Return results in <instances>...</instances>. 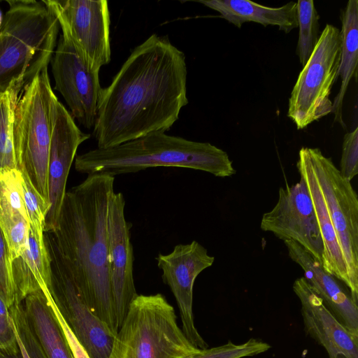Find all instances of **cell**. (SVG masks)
Returning a JSON list of instances; mask_svg holds the SVG:
<instances>
[{
  "label": "cell",
  "mask_w": 358,
  "mask_h": 358,
  "mask_svg": "<svg viewBox=\"0 0 358 358\" xmlns=\"http://www.w3.org/2000/svg\"><path fill=\"white\" fill-rule=\"evenodd\" d=\"M15 327L30 358H48L27 319L22 303H14L10 308Z\"/></svg>",
  "instance_id": "cell-28"
},
{
  "label": "cell",
  "mask_w": 358,
  "mask_h": 358,
  "mask_svg": "<svg viewBox=\"0 0 358 358\" xmlns=\"http://www.w3.org/2000/svg\"><path fill=\"white\" fill-rule=\"evenodd\" d=\"M342 28L341 53L338 76L341 85L338 93L333 101L332 113L334 122L344 129L343 105L345 95L352 78L357 80L358 64V1L349 0L341 17Z\"/></svg>",
  "instance_id": "cell-23"
},
{
  "label": "cell",
  "mask_w": 358,
  "mask_h": 358,
  "mask_svg": "<svg viewBox=\"0 0 358 358\" xmlns=\"http://www.w3.org/2000/svg\"><path fill=\"white\" fill-rule=\"evenodd\" d=\"M271 348L267 343L256 338H250L241 344L227 343L211 348L199 350L182 358H243L263 353Z\"/></svg>",
  "instance_id": "cell-27"
},
{
  "label": "cell",
  "mask_w": 358,
  "mask_h": 358,
  "mask_svg": "<svg viewBox=\"0 0 358 358\" xmlns=\"http://www.w3.org/2000/svg\"><path fill=\"white\" fill-rule=\"evenodd\" d=\"M52 130L48 169V201L45 233L54 231L57 225L71 167L79 145L90 138L83 132L64 106L54 96L51 108Z\"/></svg>",
  "instance_id": "cell-14"
},
{
  "label": "cell",
  "mask_w": 358,
  "mask_h": 358,
  "mask_svg": "<svg viewBox=\"0 0 358 358\" xmlns=\"http://www.w3.org/2000/svg\"><path fill=\"white\" fill-rule=\"evenodd\" d=\"M13 324H14V323H13ZM14 328H15V334L17 344L18 345L19 351L22 356V358H30V357L28 354V352L21 339L18 332L17 331V330L15 327V325H14Z\"/></svg>",
  "instance_id": "cell-33"
},
{
  "label": "cell",
  "mask_w": 358,
  "mask_h": 358,
  "mask_svg": "<svg viewBox=\"0 0 358 358\" xmlns=\"http://www.w3.org/2000/svg\"><path fill=\"white\" fill-rule=\"evenodd\" d=\"M21 173L24 201L30 231L38 242L45 243V219L50 208V203L39 194L27 174Z\"/></svg>",
  "instance_id": "cell-26"
},
{
  "label": "cell",
  "mask_w": 358,
  "mask_h": 358,
  "mask_svg": "<svg viewBox=\"0 0 358 358\" xmlns=\"http://www.w3.org/2000/svg\"><path fill=\"white\" fill-rule=\"evenodd\" d=\"M157 266L162 271V280L171 289L178 306L182 330L197 348H208V344L197 331L194 321L193 287L196 277L211 266L215 257L199 243L192 241L176 245L171 252L159 253Z\"/></svg>",
  "instance_id": "cell-13"
},
{
  "label": "cell",
  "mask_w": 358,
  "mask_h": 358,
  "mask_svg": "<svg viewBox=\"0 0 358 358\" xmlns=\"http://www.w3.org/2000/svg\"><path fill=\"white\" fill-rule=\"evenodd\" d=\"M284 243L289 257L303 270V278L325 306L352 335L358 337V303L354 301L350 291L297 243Z\"/></svg>",
  "instance_id": "cell-17"
},
{
  "label": "cell",
  "mask_w": 358,
  "mask_h": 358,
  "mask_svg": "<svg viewBox=\"0 0 358 358\" xmlns=\"http://www.w3.org/2000/svg\"><path fill=\"white\" fill-rule=\"evenodd\" d=\"M55 96L46 67L22 92L15 106L13 125L17 168L27 174L36 190L48 201L51 108Z\"/></svg>",
  "instance_id": "cell-6"
},
{
  "label": "cell",
  "mask_w": 358,
  "mask_h": 358,
  "mask_svg": "<svg viewBox=\"0 0 358 358\" xmlns=\"http://www.w3.org/2000/svg\"><path fill=\"white\" fill-rule=\"evenodd\" d=\"M341 53V31L327 24L289 99L287 116L298 129L332 113L329 96L338 77Z\"/></svg>",
  "instance_id": "cell-7"
},
{
  "label": "cell",
  "mask_w": 358,
  "mask_h": 358,
  "mask_svg": "<svg viewBox=\"0 0 358 358\" xmlns=\"http://www.w3.org/2000/svg\"><path fill=\"white\" fill-rule=\"evenodd\" d=\"M260 228L285 241H293L322 264L323 243L306 185L300 180L280 187L275 206L263 214Z\"/></svg>",
  "instance_id": "cell-12"
},
{
  "label": "cell",
  "mask_w": 358,
  "mask_h": 358,
  "mask_svg": "<svg viewBox=\"0 0 358 358\" xmlns=\"http://www.w3.org/2000/svg\"><path fill=\"white\" fill-rule=\"evenodd\" d=\"M55 316L64 332L73 358H90L85 348L78 341L59 310L52 295L48 296Z\"/></svg>",
  "instance_id": "cell-32"
},
{
  "label": "cell",
  "mask_w": 358,
  "mask_h": 358,
  "mask_svg": "<svg viewBox=\"0 0 358 358\" xmlns=\"http://www.w3.org/2000/svg\"><path fill=\"white\" fill-rule=\"evenodd\" d=\"M162 294H138L115 335L108 358H182L198 351Z\"/></svg>",
  "instance_id": "cell-5"
},
{
  "label": "cell",
  "mask_w": 358,
  "mask_h": 358,
  "mask_svg": "<svg viewBox=\"0 0 358 358\" xmlns=\"http://www.w3.org/2000/svg\"><path fill=\"white\" fill-rule=\"evenodd\" d=\"M187 64L167 36L136 46L103 89L93 135L106 148L155 131L166 132L188 103Z\"/></svg>",
  "instance_id": "cell-1"
},
{
  "label": "cell",
  "mask_w": 358,
  "mask_h": 358,
  "mask_svg": "<svg viewBox=\"0 0 358 358\" xmlns=\"http://www.w3.org/2000/svg\"><path fill=\"white\" fill-rule=\"evenodd\" d=\"M87 65L100 71L110 62V11L106 0H45Z\"/></svg>",
  "instance_id": "cell-11"
},
{
  "label": "cell",
  "mask_w": 358,
  "mask_h": 358,
  "mask_svg": "<svg viewBox=\"0 0 358 358\" xmlns=\"http://www.w3.org/2000/svg\"><path fill=\"white\" fill-rule=\"evenodd\" d=\"M22 306L48 358H73L48 296L42 290L27 295Z\"/></svg>",
  "instance_id": "cell-22"
},
{
  "label": "cell",
  "mask_w": 358,
  "mask_h": 358,
  "mask_svg": "<svg viewBox=\"0 0 358 358\" xmlns=\"http://www.w3.org/2000/svg\"><path fill=\"white\" fill-rule=\"evenodd\" d=\"M50 63L55 89L63 96L71 116L85 128L92 129L103 91L99 71L90 68L64 30Z\"/></svg>",
  "instance_id": "cell-10"
},
{
  "label": "cell",
  "mask_w": 358,
  "mask_h": 358,
  "mask_svg": "<svg viewBox=\"0 0 358 358\" xmlns=\"http://www.w3.org/2000/svg\"><path fill=\"white\" fill-rule=\"evenodd\" d=\"M296 167L304 180L311 198L323 243L322 268L342 282L350 294L352 285L336 234L328 215L324 200L310 165L301 148Z\"/></svg>",
  "instance_id": "cell-19"
},
{
  "label": "cell",
  "mask_w": 358,
  "mask_h": 358,
  "mask_svg": "<svg viewBox=\"0 0 358 358\" xmlns=\"http://www.w3.org/2000/svg\"><path fill=\"white\" fill-rule=\"evenodd\" d=\"M197 2L218 12L220 17L241 28L245 22L273 25L289 33L298 27L296 2L268 7L249 0H199Z\"/></svg>",
  "instance_id": "cell-20"
},
{
  "label": "cell",
  "mask_w": 358,
  "mask_h": 358,
  "mask_svg": "<svg viewBox=\"0 0 358 358\" xmlns=\"http://www.w3.org/2000/svg\"><path fill=\"white\" fill-rule=\"evenodd\" d=\"M180 167L199 170L220 178L236 173L223 150L210 143L190 141L155 131L122 144L89 150L76 155L74 167L81 173L115 177L152 167Z\"/></svg>",
  "instance_id": "cell-3"
},
{
  "label": "cell",
  "mask_w": 358,
  "mask_h": 358,
  "mask_svg": "<svg viewBox=\"0 0 358 358\" xmlns=\"http://www.w3.org/2000/svg\"><path fill=\"white\" fill-rule=\"evenodd\" d=\"M314 173L336 234L358 303V197L351 182L344 179L331 158L319 148H301Z\"/></svg>",
  "instance_id": "cell-8"
},
{
  "label": "cell",
  "mask_w": 358,
  "mask_h": 358,
  "mask_svg": "<svg viewBox=\"0 0 358 358\" xmlns=\"http://www.w3.org/2000/svg\"><path fill=\"white\" fill-rule=\"evenodd\" d=\"M0 27V92L19 98L48 67L57 43L59 23L45 0H6Z\"/></svg>",
  "instance_id": "cell-4"
},
{
  "label": "cell",
  "mask_w": 358,
  "mask_h": 358,
  "mask_svg": "<svg viewBox=\"0 0 358 358\" xmlns=\"http://www.w3.org/2000/svg\"><path fill=\"white\" fill-rule=\"evenodd\" d=\"M18 352L10 310L0 298V354L15 355Z\"/></svg>",
  "instance_id": "cell-31"
},
{
  "label": "cell",
  "mask_w": 358,
  "mask_h": 358,
  "mask_svg": "<svg viewBox=\"0 0 358 358\" xmlns=\"http://www.w3.org/2000/svg\"><path fill=\"white\" fill-rule=\"evenodd\" d=\"M17 303L36 291L52 294L50 257L45 243L38 242L31 231L25 250L11 261Z\"/></svg>",
  "instance_id": "cell-21"
},
{
  "label": "cell",
  "mask_w": 358,
  "mask_h": 358,
  "mask_svg": "<svg viewBox=\"0 0 358 358\" xmlns=\"http://www.w3.org/2000/svg\"><path fill=\"white\" fill-rule=\"evenodd\" d=\"M299 39L296 53L303 66L315 49L320 32L319 15L312 0L296 2Z\"/></svg>",
  "instance_id": "cell-24"
},
{
  "label": "cell",
  "mask_w": 358,
  "mask_h": 358,
  "mask_svg": "<svg viewBox=\"0 0 358 358\" xmlns=\"http://www.w3.org/2000/svg\"><path fill=\"white\" fill-rule=\"evenodd\" d=\"M338 170L341 176L350 182L358 173V127L343 137Z\"/></svg>",
  "instance_id": "cell-30"
},
{
  "label": "cell",
  "mask_w": 358,
  "mask_h": 358,
  "mask_svg": "<svg viewBox=\"0 0 358 358\" xmlns=\"http://www.w3.org/2000/svg\"><path fill=\"white\" fill-rule=\"evenodd\" d=\"M52 269V296L90 358H108L115 334L87 305L50 233H45Z\"/></svg>",
  "instance_id": "cell-9"
},
{
  "label": "cell",
  "mask_w": 358,
  "mask_h": 358,
  "mask_svg": "<svg viewBox=\"0 0 358 358\" xmlns=\"http://www.w3.org/2000/svg\"><path fill=\"white\" fill-rule=\"evenodd\" d=\"M22 180V173L17 169L0 172V226L10 261L22 255L29 236Z\"/></svg>",
  "instance_id": "cell-18"
},
{
  "label": "cell",
  "mask_w": 358,
  "mask_h": 358,
  "mask_svg": "<svg viewBox=\"0 0 358 358\" xmlns=\"http://www.w3.org/2000/svg\"><path fill=\"white\" fill-rule=\"evenodd\" d=\"M0 298L10 308L17 303L12 277L11 261L6 241L0 226Z\"/></svg>",
  "instance_id": "cell-29"
},
{
  "label": "cell",
  "mask_w": 358,
  "mask_h": 358,
  "mask_svg": "<svg viewBox=\"0 0 358 358\" xmlns=\"http://www.w3.org/2000/svg\"><path fill=\"white\" fill-rule=\"evenodd\" d=\"M115 177L91 174L66 191L57 225L50 234L92 312L116 335L109 275L108 213Z\"/></svg>",
  "instance_id": "cell-2"
},
{
  "label": "cell",
  "mask_w": 358,
  "mask_h": 358,
  "mask_svg": "<svg viewBox=\"0 0 358 358\" xmlns=\"http://www.w3.org/2000/svg\"><path fill=\"white\" fill-rule=\"evenodd\" d=\"M19 97L11 90L0 92V172L17 169L13 139L14 112Z\"/></svg>",
  "instance_id": "cell-25"
},
{
  "label": "cell",
  "mask_w": 358,
  "mask_h": 358,
  "mask_svg": "<svg viewBox=\"0 0 358 358\" xmlns=\"http://www.w3.org/2000/svg\"><path fill=\"white\" fill-rule=\"evenodd\" d=\"M122 193L113 192L108 213L109 275L115 316L120 328L129 306L136 297L134 275V254L130 229L132 224L124 215Z\"/></svg>",
  "instance_id": "cell-15"
},
{
  "label": "cell",
  "mask_w": 358,
  "mask_h": 358,
  "mask_svg": "<svg viewBox=\"0 0 358 358\" xmlns=\"http://www.w3.org/2000/svg\"><path fill=\"white\" fill-rule=\"evenodd\" d=\"M293 290L300 301L306 332L326 350L329 358H358V337L329 310L303 277L294 281Z\"/></svg>",
  "instance_id": "cell-16"
}]
</instances>
